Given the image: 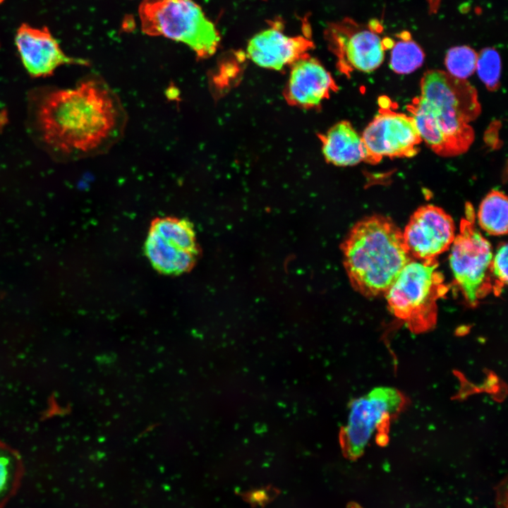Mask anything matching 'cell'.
<instances>
[{
  "instance_id": "obj_19",
  "label": "cell",
  "mask_w": 508,
  "mask_h": 508,
  "mask_svg": "<svg viewBox=\"0 0 508 508\" xmlns=\"http://www.w3.org/2000/svg\"><path fill=\"white\" fill-rule=\"evenodd\" d=\"M424 58V52L416 42L404 39L392 47L389 66L397 73L408 74L421 67Z\"/></svg>"
},
{
  "instance_id": "obj_8",
  "label": "cell",
  "mask_w": 508,
  "mask_h": 508,
  "mask_svg": "<svg viewBox=\"0 0 508 508\" xmlns=\"http://www.w3.org/2000/svg\"><path fill=\"white\" fill-rule=\"evenodd\" d=\"M419 96L428 110L445 121L469 124L481 112L476 88L444 71L429 70L423 74Z\"/></svg>"
},
{
  "instance_id": "obj_3",
  "label": "cell",
  "mask_w": 508,
  "mask_h": 508,
  "mask_svg": "<svg viewBox=\"0 0 508 508\" xmlns=\"http://www.w3.org/2000/svg\"><path fill=\"white\" fill-rule=\"evenodd\" d=\"M448 291L436 258L413 259L404 266L385 295L391 313L412 332H421L435 326L437 301Z\"/></svg>"
},
{
  "instance_id": "obj_5",
  "label": "cell",
  "mask_w": 508,
  "mask_h": 508,
  "mask_svg": "<svg viewBox=\"0 0 508 508\" xmlns=\"http://www.w3.org/2000/svg\"><path fill=\"white\" fill-rule=\"evenodd\" d=\"M466 217L451 245L450 267L454 283L466 303L476 307L492 289L490 273L492 246L475 226L471 204L466 205Z\"/></svg>"
},
{
  "instance_id": "obj_23",
  "label": "cell",
  "mask_w": 508,
  "mask_h": 508,
  "mask_svg": "<svg viewBox=\"0 0 508 508\" xmlns=\"http://www.w3.org/2000/svg\"><path fill=\"white\" fill-rule=\"evenodd\" d=\"M4 0H0V4H1Z\"/></svg>"
},
{
  "instance_id": "obj_17",
  "label": "cell",
  "mask_w": 508,
  "mask_h": 508,
  "mask_svg": "<svg viewBox=\"0 0 508 508\" xmlns=\"http://www.w3.org/2000/svg\"><path fill=\"white\" fill-rule=\"evenodd\" d=\"M508 202L501 191L492 190L480 202L478 212V224L482 229L493 236L507 232Z\"/></svg>"
},
{
  "instance_id": "obj_11",
  "label": "cell",
  "mask_w": 508,
  "mask_h": 508,
  "mask_svg": "<svg viewBox=\"0 0 508 508\" xmlns=\"http://www.w3.org/2000/svg\"><path fill=\"white\" fill-rule=\"evenodd\" d=\"M402 234L413 259H434L451 247L455 238V225L444 210L427 205L413 213Z\"/></svg>"
},
{
  "instance_id": "obj_14",
  "label": "cell",
  "mask_w": 508,
  "mask_h": 508,
  "mask_svg": "<svg viewBox=\"0 0 508 508\" xmlns=\"http://www.w3.org/2000/svg\"><path fill=\"white\" fill-rule=\"evenodd\" d=\"M15 44L21 61L32 77H47L62 65H87L88 61L67 56L47 27L37 28L23 23Z\"/></svg>"
},
{
  "instance_id": "obj_10",
  "label": "cell",
  "mask_w": 508,
  "mask_h": 508,
  "mask_svg": "<svg viewBox=\"0 0 508 508\" xmlns=\"http://www.w3.org/2000/svg\"><path fill=\"white\" fill-rule=\"evenodd\" d=\"M364 161L378 163L383 157H412L422 139L413 118L382 107L361 135Z\"/></svg>"
},
{
  "instance_id": "obj_1",
  "label": "cell",
  "mask_w": 508,
  "mask_h": 508,
  "mask_svg": "<svg viewBox=\"0 0 508 508\" xmlns=\"http://www.w3.org/2000/svg\"><path fill=\"white\" fill-rule=\"evenodd\" d=\"M123 118L117 97L97 78L85 79L72 88H40L30 97L32 134L58 160L101 152L118 137Z\"/></svg>"
},
{
  "instance_id": "obj_6",
  "label": "cell",
  "mask_w": 508,
  "mask_h": 508,
  "mask_svg": "<svg viewBox=\"0 0 508 508\" xmlns=\"http://www.w3.org/2000/svg\"><path fill=\"white\" fill-rule=\"evenodd\" d=\"M404 404L405 398L401 392L383 386L353 400L341 435L345 454L350 458L358 457L375 435L378 442L384 444L389 421Z\"/></svg>"
},
{
  "instance_id": "obj_20",
  "label": "cell",
  "mask_w": 508,
  "mask_h": 508,
  "mask_svg": "<svg viewBox=\"0 0 508 508\" xmlns=\"http://www.w3.org/2000/svg\"><path fill=\"white\" fill-rule=\"evenodd\" d=\"M478 54L466 45L450 48L445 56V66L452 76L466 80L476 71Z\"/></svg>"
},
{
  "instance_id": "obj_13",
  "label": "cell",
  "mask_w": 508,
  "mask_h": 508,
  "mask_svg": "<svg viewBox=\"0 0 508 508\" xmlns=\"http://www.w3.org/2000/svg\"><path fill=\"white\" fill-rule=\"evenodd\" d=\"M406 109L422 140L441 157H455L465 153L474 141L475 133L470 124L440 120L428 110L420 96L413 98Z\"/></svg>"
},
{
  "instance_id": "obj_15",
  "label": "cell",
  "mask_w": 508,
  "mask_h": 508,
  "mask_svg": "<svg viewBox=\"0 0 508 508\" xmlns=\"http://www.w3.org/2000/svg\"><path fill=\"white\" fill-rule=\"evenodd\" d=\"M291 66L284 92L289 104L305 109L317 107L332 92L337 90L329 71L308 54Z\"/></svg>"
},
{
  "instance_id": "obj_22",
  "label": "cell",
  "mask_w": 508,
  "mask_h": 508,
  "mask_svg": "<svg viewBox=\"0 0 508 508\" xmlns=\"http://www.w3.org/2000/svg\"><path fill=\"white\" fill-rule=\"evenodd\" d=\"M490 273L492 282V291L498 296L507 283V244L500 243L492 257Z\"/></svg>"
},
{
  "instance_id": "obj_2",
  "label": "cell",
  "mask_w": 508,
  "mask_h": 508,
  "mask_svg": "<svg viewBox=\"0 0 508 508\" xmlns=\"http://www.w3.org/2000/svg\"><path fill=\"white\" fill-rule=\"evenodd\" d=\"M344 265L353 288L365 297L385 294L411 260L402 231L380 214L358 222L345 238Z\"/></svg>"
},
{
  "instance_id": "obj_12",
  "label": "cell",
  "mask_w": 508,
  "mask_h": 508,
  "mask_svg": "<svg viewBox=\"0 0 508 508\" xmlns=\"http://www.w3.org/2000/svg\"><path fill=\"white\" fill-rule=\"evenodd\" d=\"M313 48L314 44L306 35H286L282 21L275 19L250 39L246 53L258 66L279 71L293 64Z\"/></svg>"
},
{
  "instance_id": "obj_21",
  "label": "cell",
  "mask_w": 508,
  "mask_h": 508,
  "mask_svg": "<svg viewBox=\"0 0 508 508\" xmlns=\"http://www.w3.org/2000/svg\"><path fill=\"white\" fill-rule=\"evenodd\" d=\"M476 71L488 90H497L501 73V59L497 51L492 47L483 49L478 54Z\"/></svg>"
},
{
  "instance_id": "obj_4",
  "label": "cell",
  "mask_w": 508,
  "mask_h": 508,
  "mask_svg": "<svg viewBox=\"0 0 508 508\" xmlns=\"http://www.w3.org/2000/svg\"><path fill=\"white\" fill-rule=\"evenodd\" d=\"M139 14L144 32L182 42L200 59L212 56L219 44L214 24L193 0H143Z\"/></svg>"
},
{
  "instance_id": "obj_18",
  "label": "cell",
  "mask_w": 508,
  "mask_h": 508,
  "mask_svg": "<svg viewBox=\"0 0 508 508\" xmlns=\"http://www.w3.org/2000/svg\"><path fill=\"white\" fill-rule=\"evenodd\" d=\"M23 476L19 456L0 443V507L16 492Z\"/></svg>"
},
{
  "instance_id": "obj_7",
  "label": "cell",
  "mask_w": 508,
  "mask_h": 508,
  "mask_svg": "<svg viewBox=\"0 0 508 508\" xmlns=\"http://www.w3.org/2000/svg\"><path fill=\"white\" fill-rule=\"evenodd\" d=\"M145 251L152 267L162 274L176 275L191 270L199 255L193 224L176 217L152 220Z\"/></svg>"
},
{
  "instance_id": "obj_16",
  "label": "cell",
  "mask_w": 508,
  "mask_h": 508,
  "mask_svg": "<svg viewBox=\"0 0 508 508\" xmlns=\"http://www.w3.org/2000/svg\"><path fill=\"white\" fill-rule=\"evenodd\" d=\"M320 138L322 154L327 162L347 167L364 161L365 152L361 136L350 122H338Z\"/></svg>"
},
{
  "instance_id": "obj_9",
  "label": "cell",
  "mask_w": 508,
  "mask_h": 508,
  "mask_svg": "<svg viewBox=\"0 0 508 508\" xmlns=\"http://www.w3.org/2000/svg\"><path fill=\"white\" fill-rule=\"evenodd\" d=\"M324 37L344 72L353 69L372 72L384 60L383 42L370 25H361L346 18L329 23Z\"/></svg>"
}]
</instances>
